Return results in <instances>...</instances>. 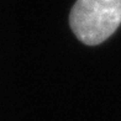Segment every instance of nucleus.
I'll return each mask as SVG.
<instances>
[{
  "mask_svg": "<svg viewBox=\"0 0 121 121\" xmlns=\"http://www.w3.org/2000/svg\"><path fill=\"white\" fill-rule=\"evenodd\" d=\"M121 24V0H77L69 25L79 41L88 46L109 38Z\"/></svg>",
  "mask_w": 121,
  "mask_h": 121,
  "instance_id": "f257e3e1",
  "label": "nucleus"
}]
</instances>
